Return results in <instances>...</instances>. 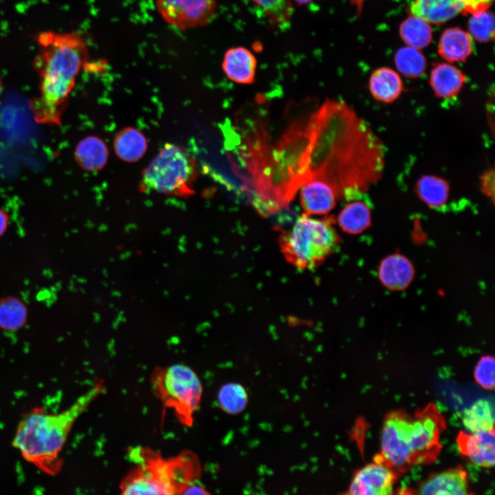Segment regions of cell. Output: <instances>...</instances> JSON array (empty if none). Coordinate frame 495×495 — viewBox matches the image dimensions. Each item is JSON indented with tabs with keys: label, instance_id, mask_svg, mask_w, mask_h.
I'll list each match as a JSON object with an SVG mask.
<instances>
[{
	"label": "cell",
	"instance_id": "cell-10",
	"mask_svg": "<svg viewBox=\"0 0 495 495\" xmlns=\"http://www.w3.org/2000/svg\"><path fill=\"white\" fill-rule=\"evenodd\" d=\"M218 0H155L162 18L169 25L185 30L201 27L214 17Z\"/></svg>",
	"mask_w": 495,
	"mask_h": 495
},
{
	"label": "cell",
	"instance_id": "cell-12",
	"mask_svg": "<svg viewBox=\"0 0 495 495\" xmlns=\"http://www.w3.org/2000/svg\"><path fill=\"white\" fill-rule=\"evenodd\" d=\"M459 450L473 464L483 468L494 465V430L471 434L460 431L456 437Z\"/></svg>",
	"mask_w": 495,
	"mask_h": 495
},
{
	"label": "cell",
	"instance_id": "cell-2",
	"mask_svg": "<svg viewBox=\"0 0 495 495\" xmlns=\"http://www.w3.org/2000/svg\"><path fill=\"white\" fill-rule=\"evenodd\" d=\"M39 51L34 67L39 78L38 96L30 102L35 121L61 124L69 96L88 58V45L77 32L45 31L37 37Z\"/></svg>",
	"mask_w": 495,
	"mask_h": 495
},
{
	"label": "cell",
	"instance_id": "cell-18",
	"mask_svg": "<svg viewBox=\"0 0 495 495\" xmlns=\"http://www.w3.org/2000/svg\"><path fill=\"white\" fill-rule=\"evenodd\" d=\"M369 91L377 101L390 104L401 96L404 85L399 75L389 67H380L371 75L368 82Z\"/></svg>",
	"mask_w": 495,
	"mask_h": 495
},
{
	"label": "cell",
	"instance_id": "cell-5",
	"mask_svg": "<svg viewBox=\"0 0 495 495\" xmlns=\"http://www.w3.org/2000/svg\"><path fill=\"white\" fill-rule=\"evenodd\" d=\"M331 217L316 219L303 214L281 238V250L298 269L311 270L322 263L338 245Z\"/></svg>",
	"mask_w": 495,
	"mask_h": 495
},
{
	"label": "cell",
	"instance_id": "cell-7",
	"mask_svg": "<svg viewBox=\"0 0 495 495\" xmlns=\"http://www.w3.org/2000/svg\"><path fill=\"white\" fill-rule=\"evenodd\" d=\"M197 177L195 160L183 148L166 144L142 173L143 191L186 196Z\"/></svg>",
	"mask_w": 495,
	"mask_h": 495
},
{
	"label": "cell",
	"instance_id": "cell-9",
	"mask_svg": "<svg viewBox=\"0 0 495 495\" xmlns=\"http://www.w3.org/2000/svg\"><path fill=\"white\" fill-rule=\"evenodd\" d=\"M446 428L443 414L434 402L417 409L412 417L410 435V464L429 465L440 455V436Z\"/></svg>",
	"mask_w": 495,
	"mask_h": 495
},
{
	"label": "cell",
	"instance_id": "cell-14",
	"mask_svg": "<svg viewBox=\"0 0 495 495\" xmlns=\"http://www.w3.org/2000/svg\"><path fill=\"white\" fill-rule=\"evenodd\" d=\"M468 0H414L410 14L429 23L441 24L459 14H465Z\"/></svg>",
	"mask_w": 495,
	"mask_h": 495
},
{
	"label": "cell",
	"instance_id": "cell-19",
	"mask_svg": "<svg viewBox=\"0 0 495 495\" xmlns=\"http://www.w3.org/2000/svg\"><path fill=\"white\" fill-rule=\"evenodd\" d=\"M438 51L449 62L465 61L473 51L471 36L459 28H449L440 38Z\"/></svg>",
	"mask_w": 495,
	"mask_h": 495
},
{
	"label": "cell",
	"instance_id": "cell-21",
	"mask_svg": "<svg viewBox=\"0 0 495 495\" xmlns=\"http://www.w3.org/2000/svg\"><path fill=\"white\" fill-rule=\"evenodd\" d=\"M380 278L382 283L392 289H402L411 281L413 268L404 256L394 254L386 258L380 267Z\"/></svg>",
	"mask_w": 495,
	"mask_h": 495
},
{
	"label": "cell",
	"instance_id": "cell-36",
	"mask_svg": "<svg viewBox=\"0 0 495 495\" xmlns=\"http://www.w3.org/2000/svg\"><path fill=\"white\" fill-rule=\"evenodd\" d=\"M9 220L8 213L0 208V238L3 236L8 229Z\"/></svg>",
	"mask_w": 495,
	"mask_h": 495
},
{
	"label": "cell",
	"instance_id": "cell-30",
	"mask_svg": "<svg viewBox=\"0 0 495 495\" xmlns=\"http://www.w3.org/2000/svg\"><path fill=\"white\" fill-rule=\"evenodd\" d=\"M468 27L474 38L480 42H489L494 36V14L487 10L472 14Z\"/></svg>",
	"mask_w": 495,
	"mask_h": 495
},
{
	"label": "cell",
	"instance_id": "cell-22",
	"mask_svg": "<svg viewBox=\"0 0 495 495\" xmlns=\"http://www.w3.org/2000/svg\"><path fill=\"white\" fill-rule=\"evenodd\" d=\"M414 190L418 197L432 208L443 206L448 202L450 192L449 183L443 177L434 175L419 177Z\"/></svg>",
	"mask_w": 495,
	"mask_h": 495
},
{
	"label": "cell",
	"instance_id": "cell-11",
	"mask_svg": "<svg viewBox=\"0 0 495 495\" xmlns=\"http://www.w3.org/2000/svg\"><path fill=\"white\" fill-rule=\"evenodd\" d=\"M399 476L386 465L373 461L353 476L346 494L386 495L393 493Z\"/></svg>",
	"mask_w": 495,
	"mask_h": 495
},
{
	"label": "cell",
	"instance_id": "cell-28",
	"mask_svg": "<svg viewBox=\"0 0 495 495\" xmlns=\"http://www.w3.org/2000/svg\"><path fill=\"white\" fill-rule=\"evenodd\" d=\"M218 403L223 411L230 415L242 412L248 402V395L245 388L236 382L227 383L219 390Z\"/></svg>",
	"mask_w": 495,
	"mask_h": 495
},
{
	"label": "cell",
	"instance_id": "cell-4",
	"mask_svg": "<svg viewBox=\"0 0 495 495\" xmlns=\"http://www.w3.org/2000/svg\"><path fill=\"white\" fill-rule=\"evenodd\" d=\"M138 452L137 467L121 483L122 494H181L199 473L197 459L192 454L166 459L149 451Z\"/></svg>",
	"mask_w": 495,
	"mask_h": 495
},
{
	"label": "cell",
	"instance_id": "cell-25",
	"mask_svg": "<svg viewBox=\"0 0 495 495\" xmlns=\"http://www.w3.org/2000/svg\"><path fill=\"white\" fill-rule=\"evenodd\" d=\"M371 220L370 208L365 202L358 199L346 205L338 216L340 227L351 234L364 230L370 225Z\"/></svg>",
	"mask_w": 495,
	"mask_h": 495
},
{
	"label": "cell",
	"instance_id": "cell-23",
	"mask_svg": "<svg viewBox=\"0 0 495 495\" xmlns=\"http://www.w3.org/2000/svg\"><path fill=\"white\" fill-rule=\"evenodd\" d=\"M113 148L121 160L134 162L140 160L147 149V141L143 133L133 127H126L115 137Z\"/></svg>",
	"mask_w": 495,
	"mask_h": 495
},
{
	"label": "cell",
	"instance_id": "cell-34",
	"mask_svg": "<svg viewBox=\"0 0 495 495\" xmlns=\"http://www.w3.org/2000/svg\"><path fill=\"white\" fill-rule=\"evenodd\" d=\"M492 3V0H468L465 14L487 10Z\"/></svg>",
	"mask_w": 495,
	"mask_h": 495
},
{
	"label": "cell",
	"instance_id": "cell-38",
	"mask_svg": "<svg viewBox=\"0 0 495 495\" xmlns=\"http://www.w3.org/2000/svg\"><path fill=\"white\" fill-rule=\"evenodd\" d=\"M1 88H2V83H1V77H0V94H1Z\"/></svg>",
	"mask_w": 495,
	"mask_h": 495
},
{
	"label": "cell",
	"instance_id": "cell-3",
	"mask_svg": "<svg viewBox=\"0 0 495 495\" xmlns=\"http://www.w3.org/2000/svg\"><path fill=\"white\" fill-rule=\"evenodd\" d=\"M104 390L102 381L58 413L36 409L19 423L12 445L28 462L48 474L60 468L58 456L77 419Z\"/></svg>",
	"mask_w": 495,
	"mask_h": 495
},
{
	"label": "cell",
	"instance_id": "cell-24",
	"mask_svg": "<svg viewBox=\"0 0 495 495\" xmlns=\"http://www.w3.org/2000/svg\"><path fill=\"white\" fill-rule=\"evenodd\" d=\"M28 317V307L20 298L6 296L0 298V329L16 331L25 325Z\"/></svg>",
	"mask_w": 495,
	"mask_h": 495
},
{
	"label": "cell",
	"instance_id": "cell-29",
	"mask_svg": "<svg viewBox=\"0 0 495 495\" xmlns=\"http://www.w3.org/2000/svg\"><path fill=\"white\" fill-rule=\"evenodd\" d=\"M397 69L406 77H420L426 71V61L423 54L410 46L400 48L395 54Z\"/></svg>",
	"mask_w": 495,
	"mask_h": 495
},
{
	"label": "cell",
	"instance_id": "cell-13",
	"mask_svg": "<svg viewBox=\"0 0 495 495\" xmlns=\"http://www.w3.org/2000/svg\"><path fill=\"white\" fill-rule=\"evenodd\" d=\"M412 494L435 495H467L468 489V472L459 465L443 472L433 474L422 481Z\"/></svg>",
	"mask_w": 495,
	"mask_h": 495
},
{
	"label": "cell",
	"instance_id": "cell-16",
	"mask_svg": "<svg viewBox=\"0 0 495 495\" xmlns=\"http://www.w3.org/2000/svg\"><path fill=\"white\" fill-rule=\"evenodd\" d=\"M257 60L254 54L244 47L228 50L223 56L222 69L228 78L239 84L254 82Z\"/></svg>",
	"mask_w": 495,
	"mask_h": 495
},
{
	"label": "cell",
	"instance_id": "cell-1",
	"mask_svg": "<svg viewBox=\"0 0 495 495\" xmlns=\"http://www.w3.org/2000/svg\"><path fill=\"white\" fill-rule=\"evenodd\" d=\"M317 116L323 131L324 161L316 174L332 187L338 199L361 197L383 177V142L344 102H327Z\"/></svg>",
	"mask_w": 495,
	"mask_h": 495
},
{
	"label": "cell",
	"instance_id": "cell-37",
	"mask_svg": "<svg viewBox=\"0 0 495 495\" xmlns=\"http://www.w3.org/2000/svg\"><path fill=\"white\" fill-rule=\"evenodd\" d=\"M293 1H295L296 3H298V4L302 5V4L309 3H310L311 1H312L313 0H293Z\"/></svg>",
	"mask_w": 495,
	"mask_h": 495
},
{
	"label": "cell",
	"instance_id": "cell-31",
	"mask_svg": "<svg viewBox=\"0 0 495 495\" xmlns=\"http://www.w3.org/2000/svg\"><path fill=\"white\" fill-rule=\"evenodd\" d=\"M266 15L279 25H287L292 16L289 0H250Z\"/></svg>",
	"mask_w": 495,
	"mask_h": 495
},
{
	"label": "cell",
	"instance_id": "cell-32",
	"mask_svg": "<svg viewBox=\"0 0 495 495\" xmlns=\"http://www.w3.org/2000/svg\"><path fill=\"white\" fill-rule=\"evenodd\" d=\"M476 383L486 390H493L495 382V361L491 355L483 356L474 371Z\"/></svg>",
	"mask_w": 495,
	"mask_h": 495
},
{
	"label": "cell",
	"instance_id": "cell-27",
	"mask_svg": "<svg viewBox=\"0 0 495 495\" xmlns=\"http://www.w3.org/2000/svg\"><path fill=\"white\" fill-rule=\"evenodd\" d=\"M399 34L408 46L418 50L426 47L432 39V29L429 23L413 15L401 24Z\"/></svg>",
	"mask_w": 495,
	"mask_h": 495
},
{
	"label": "cell",
	"instance_id": "cell-20",
	"mask_svg": "<svg viewBox=\"0 0 495 495\" xmlns=\"http://www.w3.org/2000/svg\"><path fill=\"white\" fill-rule=\"evenodd\" d=\"M109 151L104 141L96 136L82 139L76 145L74 157L78 164L86 171H98L106 164Z\"/></svg>",
	"mask_w": 495,
	"mask_h": 495
},
{
	"label": "cell",
	"instance_id": "cell-26",
	"mask_svg": "<svg viewBox=\"0 0 495 495\" xmlns=\"http://www.w3.org/2000/svg\"><path fill=\"white\" fill-rule=\"evenodd\" d=\"M463 423L472 432L494 430V415L492 404L486 399L476 401L464 410Z\"/></svg>",
	"mask_w": 495,
	"mask_h": 495
},
{
	"label": "cell",
	"instance_id": "cell-35",
	"mask_svg": "<svg viewBox=\"0 0 495 495\" xmlns=\"http://www.w3.org/2000/svg\"><path fill=\"white\" fill-rule=\"evenodd\" d=\"M181 494H208L203 487L192 484L191 483L188 484L182 491Z\"/></svg>",
	"mask_w": 495,
	"mask_h": 495
},
{
	"label": "cell",
	"instance_id": "cell-17",
	"mask_svg": "<svg viewBox=\"0 0 495 495\" xmlns=\"http://www.w3.org/2000/svg\"><path fill=\"white\" fill-rule=\"evenodd\" d=\"M466 82V76L457 67L448 63H439L431 71L430 85L434 96L440 99H452L458 96Z\"/></svg>",
	"mask_w": 495,
	"mask_h": 495
},
{
	"label": "cell",
	"instance_id": "cell-8",
	"mask_svg": "<svg viewBox=\"0 0 495 495\" xmlns=\"http://www.w3.org/2000/svg\"><path fill=\"white\" fill-rule=\"evenodd\" d=\"M412 417L402 409L388 412L381 432L380 452L373 461L383 463L399 477L407 472L410 464V435Z\"/></svg>",
	"mask_w": 495,
	"mask_h": 495
},
{
	"label": "cell",
	"instance_id": "cell-33",
	"mask_svg": "<svg viewBox=\"0 0 495 495\" xmlns=\"http://www.w3.org/2000/svg\"><path fill=\"white\" fill-rule=\"evenodd\" d=\"M494 170L493 168L485 170L480 177L481 192L492 199H494Z\"/></svg>",
	"mask_w": 495,
	"mask_h": 495
},
{
	"label": "cell",
	"instance_id": "cell-6",
	"mask_svg": "<svg viewBox=\"0 0 495 495\" xmlns=\"http://www.w3.org/2000/svg\"><path fill=\"white\" fill-rule=\"evenodd\" d=\"M151 381L154 393L164 406L175 412L182 424L190 426L203 393L197 373L188 366L175 364L155 369Z\"/></svg>",
	"mask_w": 495,
	"mask_h": 495
},
{
	"label": "cell",
	"instance_id": "cell-15",
	"mask_svg": "<svg viewBox=\"0 0 495 495\" xmlns=\"http://www.w3.org/2000/svg\"><path fill=\"white\" fill-rule=\"evenodd\" d=\"M303 185L300 193V202L305 214H325L336 205L338 199L328 183L316 179Z\"/></svg>",
	"mask_w": 495,
	"mask_h": 495
}]
</instances>
